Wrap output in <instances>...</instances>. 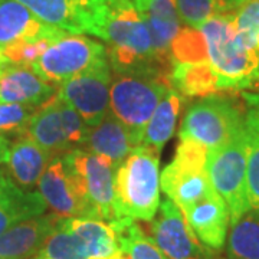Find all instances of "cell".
Returning <instances> with one entry per match:
<instances>
[{
	"label": "cell",
	"mask_w": 259,
	"mask_h": 259,
	"mask_svg": "<svg viewBox=\"0 0 259 259\" xmlns=\"http://www.w3.org/2000/svg\"><path fill=\"white\" fill-rule=\"evenodd\" d=\"M158 153L140 144L115 170L114 212L115 221L151 222L160 207Z\"/></svg>",
	"instance_id": "6da1fadb"
},
{
	"label": "cell",
	"mask_w": 259,
	"mask_h": 259,
	"mask_svg": "<svg viewBox=\"0 0 259 259\" xmlns=\"http://www.w3.org/2000/svg\"><path fill=\"white\" fill-rule=\"evenodd\" d=\"M105 42L110 45L108 58L117 74L171 72V69L158 64L147 26L130 0H114L107 22Z\"/></svg>",
	"instance_id": "7a4b0ae2"
},
{
	"label": "cell",
	"mask_w": 259,
	"mask_h": 259,
	"mask_svg": "<svg viewBox=\"0 0 259 259\" xmlns=\"http://www.w3.org/2000/svg\"><path fill=\"white\" fill-rule=\"evenodd\" d=\"M207 48V59L219 76L221 90H246L259 81V55L238 39L233 15H219L197 28Z\"/></svg>",
	"instance_id": "3957f363"
},
{
	"label": "cell",
	"mask_w": 259,
	"mask_h": 259,
	"mask_svg": "<svg viewBox=\"0 0 259 259\" xmlns=\"http://www.w3.org/2000/svg\"><path fill=\"white\" fill-rule=\"evenodd\" d=\"M168 90L170 75L117 74L110 88L111 114L141 144L148 120Z\"/></svg>",
	"instance_id": "277c9868"
},
{
	"label": "cell",
	"mask_w": 259,
	"mask_h": 259,
	"mask_svg": "<svg viewBox=\"0 0 259 259\" xmlns=\"http://www.w3.org/2000/svg\"><path fill=\"white\" fill-rule=\"evenodd\" d=\"M204 170L214 192L222 197L229 209L231 223L249 212L245 127L221 147L207 151Z\"/></svg>",
	"instance_id": "5b68a950"
},
{
	"label": "cell",
	"mask_w": 259,
	"mask_h": 259,
	"mask_svg": "<svg viewBox=\"0 0 259 259\" xmlns=\"http://www.w3.org/2000/svg\"><path fill=\"white\" fill-rule=\"evenodd\" d=\"M245 127V115L235 102L219 95H207L186 111L180 140H194L207 151L221 147Z\"/></svg>",
	"instance_id": "8992f818"
},
{
	"label": "cell",
	"mask_w": 259,
	"mask_h": 259,
	"mask_svg": "<svg viewBox=\"0 0 259 259\" xmlns=\"http://www.w3.org/2000/svg\"><path fill=\"white\" fill-rule=\"evenodd\" d=\"M87 130L81 115L55 94L32 115L20 134L55 158L79 148Z\"/></svg>",
	"instance_id": "52a82bcc"
},
{
	"label": "cell",
	"mask_w": 259,
	"mask_h": 259,
	"mask_svg": "<svg viewBox=\"0 0 259 259\" xmlns=\"http://www.w3.org/2000/svg\"><path fill=\"white\" fill-rule=\"evenodd\" d=\"M39 20L69 35H93L105 40L114 0H16Z\"/></svg>",
	"instance_id": "ba28073f"
},
{
	"label": "cell",
	"mask_w": 259,
	"mask_h": 259,
	"mask_svg": "<svg viewBox=\"0 0 259 259\" xmlns=\"http://www.w3.org/2000/svg\"><path fill=\"white\" fill-rule=\"evenodd\" d=\"M108 61L105 47L82 35H65L52 42L47 51L30 64L44 81L61 83Z\"/></svg>",
	"instance_id": "9c48e42d"
},
{
	"label": "cell",
	"mask_w": 259,
	"mask_h": 259,
	"mask_svg": "<svg viewBox=\"0 0 259 259\" xmlns=\"http://www.w3.org/2000/svg\"><path fill=\"white\" fill-rule=\"evenodd\" d=\"M64 158L78 177L95 218L104 222H114V182L117 166L107 157L79 148L64 154Z\"/></svg>",
	"instance_id": "30bf717a"
},
{
	"label": "cell",
	"mask_w": 259,
	"mask_h": 259,
	"mask_svg": "<svg viewBox=\"0 0 259 259\" xmlns=\"http://www.w3.org/2000/svg\"><path fill=\"white\" fill-rule=\"evenodd\" d=\"M111 88L110 61L58 85L56 95L71 105L88 127H95L108 114Z\"/></svg>",
	"instance_id": "8fae6325"
},
{
	"label": "cell",
	"mask_w": 259,
	"mask_h": 259,
	"mask_svg": "<svg viewBox=\"0 0 259 259\" xmlns=\"http://www.w3.org/2000/svg\"><path fill=\"white\" fill-rule=\"evenodd\" d=\"M39 193L61 219H97L81 183L64 156L52 158L39 180Z\"/></svg>",
	"instance_id": "7c38bea8"
},
{
	"label": "cell",
	"mask_w": 259,
	"mask_h": 259,
	"mask_svg": "<svg viewBox=\"0 0 259 259\" xmlns=\"http://www.w3.org/2000/svg\"><path fill=\"white\" fill-rule=\"evenodd\" d=\"M148 236L166 259H212L210 252L190 229L185 214L168 197L160 203L148 226Z\"/></svg>",
	"instance_id": "4fadbf2b"
},
{
	"label": "cell",
	"mask_w": 259,
	"mask_h": 259,
	"mask_svg": "<svg viewBox=\"0 0 259 259\" xmlns=\"http://www.w3.org/2000/svg\"><path fill=\"white\" fill-rule=\"evenodd\" d=\"M140 18L147 26L151 47L158 64L171 69L170 47L180 30L175 0H133Z\"/></svg>",
	"instance_id": "5bb4252c"
},
{
	"label": "cell",
	"mask_w": 259,
	"mask_h": 259,
	"mask_svg": "<svg viewBox=\"0 0 259 259\" xmlns=\"http://www.w3.org/2000/svg\"><path fill=\"white\" fill-rule=\"evenodd\" d=\"M68 35L64 30L44 23L16 0H0V47L22 42H55Z\"/></svg>",
	"instance_id": "9a60e30c"
},
{
	"label": "cell",
	"mask_w": 259,
	"mask_h": 259,
	"mask_svg": "<svg viewBox=\"0 0 259 259\" xmlns=\"http://www.w3.org/2000/svg\"><path fill=\"white\" fill-rule=\"evenodd\" d=\"M61 218L39 214L16 223L0 235V259H28L37 255L54 233Z\"/></svg>",
	"instance_id": "2e32d148"
},
{
	"label": "cell",
	"mask_w": 259,
	"mask_h": 259,
	"mask_svg": "<svg viewBox=\"0 0 259 259\" xmlns=\"http://www.w3.org/2000/svg\"><path fill=\"white\" fill-rule=\"evenodd\" d=\"M196 238L209 249H221L231 225L229 209L214 190L183 213Z\"/></svg>",
	"instance_id": "e0dca14e"
},
{
	"label": "cell",
	"mask_w": 259,
	"mask_h": 259,
	"mask_svg": "<svg viewBox=\"0 0 259 259\" xmlns=\"http://www.w3.org/2000/svg\"><path fill=\"white\" fill-rule=\"evenodd\" d=\"M55 94L54 87L44 81L30 65L9 64L0 75V104L44 105Z\"/></svg>",
	"instance_id": "ac0fdd59"
},
{
	"label": "cell",
	"mask_w": 259,
	"mask_h": 259,
	"mask_svg": "<svg viewBox=\"0 0 259 259\" xmlns=\"http://www.w3.org/2000/svg\"><path fill=\"white\" fill-rule=\"evenodd\" d=\"M137 146L140 143L131 131L110 114L98 125L88 127L79 150L107 157L118 167Z\"/></svg>",
	"instance_id": "d6986e66"
},
{
	"label": "cell",
	"mask_w": 259,
	"mask_h": 259,
	"mask_svg": "<svg viewBox=\"0 0 259 259\" xmlns=\"http://www.w3.org/2000/svg\"><path fill=\"white\" fill-rule=\"evenodd\" d=\"M47 203L40 193L26 192L8 175L0 173V235L16 223L44 214Z\"/></svg>",
	"instance_id": "ffe728a7"
},
{
	"label": "cell",
	"mask_w": 259,
	"mask_h": 259,
	"mask_svg": "<svg viewBox=\"0 0 259 259\" xmlns=\"http://www.w3.org/2000/svg\"><path fill=\"white\" fill-rule=\"evenodd\" d=\"M51 160L52 157L47 150L22 136L16 143L10 144L6 164L18 185L22 189H30L39 183Z\"/></svg>",
	"instance_id": "44dd1931"
},
{
	"label": "cell",
	"mask_w": 259,
	"mask_h": 259,
	"mask_svg": "<svg viewBox=\"0 0 259 259\" xmlns=\"http://www.w3.org/2000/svg\"><path fill=\"white\" fill-rule=\"evenodd\" d=\"M182 104H183V97L176 93L173 88L168 90V93L160 101L151 118L148 120L144 128L141 144L153 148L156 153L160 154L164 144L175 134Z\"/></svg>",
	"instance_id": "7402d4cb"
},
{
	"label": "cell",
	"mask_w": 259,
	"mask_h": 259,
	"mask_svg": "<svg viewBox=\"0 0 259 259\" xmlns=\"http://www.w3.org/2000/svg\"><path fill=\"white\" fill-rule=\"evenodd\" d=\"M171 88L182 97H207L221 90V81L209 62L171 65Z\"/></svg>",
	"instance_id": "603a6c76"
},
{
	"label": "cell",
	"mask_w": 259,
	"mask_h": 259,
	"mask_svg": "<svg viewBox=\"0 0 259 259\" xmlns=\"http://www.w3.org/2000/svg\"><path fill=\"white\" fill-rule=\"evenodd\" d=\"M228 253L231 259H259V212L249 210L231 223Z\"/></svg>",
	"instance_id": "cb8c5ba5"
},
{
	"label": "cell",
	"mask_w": 259,
	"mask_h": 259,
	"mask_svg": "<svg viewBox=\"0 0 259 259\" xmlns=\"http://www.w3.org/2000/svg\"><path fill=\"white\" fill-rule=\"evenodd\" d=\"M117 235L120 248L128 259H166L154 241L144 233L136 221L118 219L110 223Z\"/></svg>",
	"instance_id": "d4e9b609"
},
{
	"label": "cell",
	"mask_w": 259,
	"mask_h": 259,
	"mask_svg": "<svg viewBox=\"0 0 259 259\" xmlns=\"http://www.w3.org/2000/svg\"><path fill=\"white\" fill-rule=\"evenodd\" d=\"M246 0H175L182 20L190 28H200L219 15H233Z\"/></svg>",
	"instance_id": "484cf974"
},
{
	"label": "cell",
	"mask_w": 259,
	"mask_h": 259,
	"mask_svg": "<svg viewBox=\"0 0 259 259\" xmlns=\"http://www.w3.org/2000/svg\"><path fill=\"white\" fill-rule=\"evenodd\" d=\"M171 65L202 64L209 62L207 48L202 32L197 28L187 26L180 29L170 47Z\"/></svg>",
	"instance_id": "4316f807"
},
{
	"label": "cell",
	"mask_w": 259,
	"mask_h": 259,
	"mask_svg": "<svg viewBox=\"0 0 259 259\" xmlns=\"http://www.w3.org/2000/svg\"><path fill=\"white\" fill-rule=\"evenodd\" d=\"M246 134V190L250 210L259 212V128L245 114Z\"/></svg>",
	"instance_id": "83f0119b"
},
{
	"label": "cell",
	"mask_w": 259,
	"mask_h": 259,
	"mask_svg": "<svg viewBox=\"0 0 259 259\" xmlns=\"http://www.w3.org/2000/svg\"><path fill=\"white\" fill-rule=\"evenodd\" d=\"M233 25L242 45L249 51H256L259 45V2H243L233 13Z\"/></svg>",
	"instance_id": "f1b7e54d"
},
{
	"label": "cell",
	"mask_w": 259,
	"mask_h": 259,
	"mask_svg": "<svg viewBox=\"0 0 259 259\" xmlns=\"http://www.w3.org/2000/svg\"><path fill=\"white\" fill-rule=\"evenodd\" d=\"M42 105L29 104H0V131L2 133H22L32 115Z\"/></svg>",
	"instance_id": "f546056e"
},
{
	"label": "cell",
	"mask_w": 259,
	"mask_h": 259,
	"mask_svg": "<svg viewBox=\"0 0 259 259\" xmlns=\"http://www.w3.org/2000/svg\"><path fill=\"white\" fill-rule=\"evenodd\" d=\"M51 44L52 42H49V40L22 42V44H15V45L2 48V51L9 64L30 65L47 51V48Z\"/></svg>",
	"instance_id": "4dcf8cb0"
},
{
	"label": "cell",
	"mask_w": 259,
	"mask_h": 259,
	"mask_svg": "<svg viewBox=\"0 0 259 259\" xmlns=\"http://www.w3.org/2000/svg\"><path fill=\"white\" fill-rule=\"evenodd\" d=\"M243 100L248 105L246 115L253 120L259 128V93H243Z\"/></svg>",
	"instance_id": "1f68e13d"
},
{
	"label": "cell",
	"mask_w": 259,
	"mask_h": 259,
	"mask_svg": "<svg viewBox=\"0 0 259 259\" xmlns=\"http://www.w3.org/2000/svg\"><path fill=\"white\" fill-rule=\"evenodd\" d=\"M10 150V141L5 137L0 136V166L6 164L8 161V156H9Z\"/></svg>",
	"instance_id": "d6a6232c"
},
{
	"label": "cell",
	"mask_w": 259,
	"mask_h": 259,
	"mask_svg": "<svg viewBox=\"0 0 259 259\" xmlns=\"http://www.w3.org/2000/svg\"><path fill=\"white\" fill-rule=\"evenodd\" d=\"M8 65H9V62H8V59L3 55V51H2V47H0V69H5Z\"/></svg>",
	"instance_id": "836d02e7"
},
{
	"label": "cell",
	"mask_w": 259,
	"mask_h": 259,
	"mask_svg": "<svg viewBox=\"0 0 259 259\" xmlns=\"http://www.w3.org/2000/svg\"><path fill=\"white\" fill-rule=\"evenodd\" d=\"M32 259H51V258H47V256H42V255H39V253H37V255H35V256H33V258ZM79 259H83V258H79Z\"/></svg>",
	"instance_id": "e575fe53"
},
{
	"label": "cell",
	"mask_w": 259,
	"mask_h": 259,
	"mask_svg": "<svg viewBox=\"0 0 259 259\" xmlns=\"http://www.w3.org/2000/svg\"><path fill=\"white\" fill-rule=\"evenodd\" d=\"M256 52H258V55H259V45H258V49H256Z\"/></svg>",
	"instance_id": "d590c367"
},
{
	"label": "cell",
	"mask_w": 259,
	"mask_h": 259,
	"mask_svg": "<svg viewBox=\"0 0 259 259\" xmlns=\"http://www.w3.org/2000/svg\"><path fill=\"white\" fill-rule=\"evenodd\" d=\"M256 2H259V0H256Z\"/></svg>",
	"instance_id": "8d00e7d4"
}]
</instances>
